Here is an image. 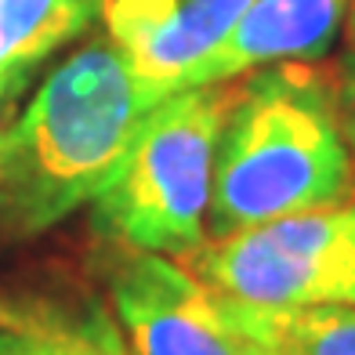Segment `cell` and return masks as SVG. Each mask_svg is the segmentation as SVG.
Segmentation results:
<instances>
[{"mask_svg": "<svg viewBox=\"0 0 355 355\" xmlns=\"http://www.w3.org/2000/svg\"><path fill=\"white\" fill-rule=\"evenodd\" d=\"M257 355H268V352H265V348H257Z\"/></svg>", "mask_w": 355, "mask_h": 355, "instance_id": "cell-15", "label": "cell"}, {"mask_svg": "<svg viewBox=\"0 0 355 355\" xmlns=\"http://www.w3.org/2000/svg\"><path fill=\"white\" fill-rule=\"evenodd\" d=\"M91 327H94V352L98 355H127L116 322H112V315L105 309H98V304H91Z\"/></svg>", "mask_w": 355, "mask_h": 355, "instance_id": "cell-12", "label": "cell"}, {"mask_svg": "<svg viewBox=\"0 0 355 355\" xmlns=\"http://www.w3.org/2000/svg\"><path fill=\"white\" fill-rule=\"evenodd\" d=\"M250 0H102L109 44L156 105L225 40Z\"/></svg>", "mask_w": 355, "mask_h": 355, "instance_id": "cell-6", "label": "cell"}, {"mask_svg": "<svg viewBox=\"0 0 355 355\" xmlns=\"http://www.w3.org/2000/svg\"><path fill=\"white\" fill-rule=\"evenodd\" d=\"M221 301L239 334L268 355H355V309H254Z\"/></svg>", "mask_w": 355, "mask_h": 355, "instance_id": "cell-8", "label": "cell"}, {"mask_svg": "<svg viewBox=\"0 0 355 355\" xmlns=\"http://www.w3.org/2000/svg\"><path fill=\"white\" fill-rule=\"evenodd\" d=\"M330 94H334L337 127H341V135H345L352 171H355V51H348L337 62V69L330 73Z\"/></svg>", "mask_w": 355, "mask_h": 355, "instance_id": "cell-11", "label": "cell"}, {"mask_svg": "<svg viewBox=\"0 0 355 355\" xmlns=\"http://www.w3.org/2000/svg\"><path fill=\"white\" fill-rule=\"evenodd\" d=\"M102 15V0H0V69L29 66L80 37Z\"/></svg>", "mask_w": 355, "mask_h": 355, "instance_id": "cell-9", "label": "cell"}, {"mask_svg": "<svg viewBox=\"0 0 355 355\" xmlns=\"http://www.w3.org/2000/svg\"><path fill=\"white\" fill-rule=\"evenodd\" d=\"M348 40H352V47H355V0H352V8H348Z\"/></svg>", "mask_w": 355, "mask_h": 355, "instance_id": "cell-14", "label": "cell"}, {"mask_svg": "<svg viewBox=\"0 0 355 355\" xmlns=\"http://www.w3.org/2000/svg\"><path fill=\"white\" fill-rule=\"evenodd\" d=\"M352 189L330 73L312 62L247 73L218 135L207 239L341 203Z\"/></svg>", "mask_w": 355, "mask_h": 355, "instance_id": "cell-2", "label": "cell"}, {"mask_svg": "<svg viewBox=\"0 0 355 355\" xmlns=\"http://www.w3.org/2000/svg\"><path fill=\"white\" fill-rule=\"evenodd\" d=\"M236 84L159 98L116 178L94 200V225L127 250L192 257L207 243L214 153Z\"/></svg>", "mask_w": 355, "mask_h": 355, "instance_id": "cell-3", "label": "cell"}, {"mask_svg": "<svg viewBox=\"0 0 355 355\" xmlns=\"http://www.w3.org/2000/svg\"><path fill=\"white\" fill-rule=\"evenodd\" d=\"M149 109L109 40H91L55 66L0 127V236H40L98 200Z\"/></svg>", "mask_w": 355, "mask_h": 355, "instance_id": "cell-1", "label": "cell"}, {"mask_svg": "<svg viewBox=\"0 0 355 355\" xmlns=\"http://www.w3.org/2000/svg\"><path fill=\"white\" fill-rule=\"evenodd\" d=\"M109 304L127 355H257L225 301L174 257L127 250L109 268Z\"/></svg>", "mask_w": 355, "mask_h": 355, "instance_id": "cell-5", "label": "cell"}, {"mask_svg": "<svg viewBox=\"0 0 355 355\" xmlns=\"http://www.w3.org/2000/svg\"><path fill=\"white\" fill-rule=\"evenodd\" d=\"M352 0H250L225 40L189 73L185 87L229 84L279 62H312L330 51Z\"/></svg>", "mask_w": 355, "mask_h": 355, "instance_id": "cell-7", "label": "cell"}, {"mask_svg": "<svg viewBox=\"0 0 355 355\" xmlns=\"http://www.w3.org/2000/svg\"><path fill=\"white\" fill-rule=\"evenodd\" d=\"M0 355H98L87 315H69L47 301L0 297Z\"/></svg>", "mask_w": 355, "mask_h": 355, "instance_id": "cell-10", "label": "cell"}, {"mask_svg": "<svg viewBox=\"0 0 355 355\" xmlns=\"http://www.w3.org/2000/svg\"><path fill=\"white\" fill-rule=\"evenodd\" d=\"M192 272L254 309H355V196L207 239Z\"/></svg>", "mask_w": 355, "mask_h": 355, "instance_id": "cell-4", "label": "cell"}, {"mask_svg": "<svg viewBox=\"0 0 355 355\" xmlns=\"http://www.w3.org/2000/svg\"><path fill=\"white\" fill-rule=\"evenodd\" d=\"M29 76H33V69H29V66H8V69H0V112H4V105H11L26 91Z\"/></svg>", "mask_w": 355, "mask_h": 355, "instance_id": "cell-13", "label": "cell"}]
</instances>
